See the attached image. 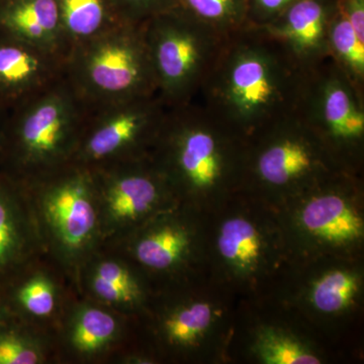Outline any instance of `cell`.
I'll return each mask as SVG.
<instances>
[{"mask_svg": "<svg viewBox=\"0 0 364 364\" xmlns=\"http://www.w3.org/2000/svg\"><path fill=\"white\" fill-rule=\"evenodd\" d=\"M306 71L262 26L228 36L195 100L247 139L296 112Z\"/></svg>", "mask_w": 364, "mask_h": 364, "instance_id": "cell-1", "label": "cell"}, {"mask_svg": "<svg viewBox=\"0 0 364 364\" xmlns=\"http://www.w3.org/2000/svg\"><path fill=\"white\" fill-rule=\"evenodd\" d=\"M88 111L63 76L6 112L0 160L18 171L70 159L77 150Z\"/></svg>", "mask_w": 364, "mask_h": 364, "instance_id": "cell-2", "label": "cell"}, {"mask_svg": "<svg viewBox=\"0 0 364 364\" xmlns=\"http://www.w3.org/2000/svg\"><path fill=\"white\" fill-rule=\"evenodd\" d=\"M64 76L88 109L157 95L143 26L119 23L72 48Z\"/></svg>", "mask_w": 364, "mask_h": 364, "instance_id": "cell-3", "label": "cell"}, {"mask_svg": "<svg viewBox=\"0 0 364 364\" xmlns=\"http://www.w3.org/2000/svg\"><path fill=\"white\" fill-rule=\"evenodd\" d=\"M143 32L162 102L176 107L196 100L227 37L181 6L151 18Z\"/></svg>", "mask_w": 364, "mask_h": 364, "instance_id": "cell-4", "label": "cell"}, {"mask_svg": "<svg viewBox=\"0 0 364 364\" xmlns=\"http://www.w3.org/2000/svg\"><path fill=\"white\" fill-rule=\"evenodd\" d=\"M296 112L325 146L363 142L364 95L330 57L306 70Z\"/></svg>", "mask_w": 364, "mask_h": 364, "instance_id": "cell-5", "label": "cell"}, {"mask_svg": "<svg viewBox=\"0 0 364 364\" xmlns=\"http://www.w3.org/2000/svg\"><path fill=\"white\" fill-rule=\"evenodd\" d=\"M168 107L158 95L90 109L75 159L100 163L117 159L156 140Z\"/></svg>", "mask_w": 364, "mask_h": 364, "instance_id": "cell-6", "label": "cell"}, {"mask_svg": "<svg viewBox=\"0 0 364 364\" xmlns=\"http://www.w3.org/2000/svg\"><path fill=\"white\" fill-rule=\"evenodd\" d=\"M258 143L253 169L262 183L284 188L322 167L318 150L325 145L296 112L248 136Z\"/></svg>", "mask_w": 364, "mask_h": 364, "instance_id": "cell-7", "label": "cell"}, {"mask_svg": "<svg viewBox=\"0 0 364 364\" xmlns=\"http://www.w3.org/2000/svg\"><path fill=\"white\" fill-rule=\"evenodd\" d=\"M65 57L0 33V111L6 112L65 74Z\"/></svg>", "mask_w": 364, "mask_h": 364, "instance_id": "cell-8", "label": "cell"}, {"mask_svg": "<svg viewBox=\"0 0 364 364\" xmlns=\"http://www.w3.org/2000/svg\"><path fill=\"white\" fill-rule=\"evenodd\" d=\"M337 9L338 0H299L262 28L306 71L329 57L330 23Z\"/></svg>", "mask_w": 364, "mask_h": 364, "instance_id": "cell-9", "label": "cell"}, {"mask_svg": "<svg viewBox=\"0 0 364 364\" xmlns=\"http://www.w3.org/2000/svg\"><path fill=\"white\" fill-rule=\"evenodd\" d=\"M92 178L85 169H74L57 179L46 196L48 219L61 240L78 247L87 240L95 226Z\"/></svg>", "mask_w": 364, "mask_h": 364, "instance_id": "cell-10", "label": "cell"}, {"mask_svg": "<svg viewBox=\"0 0 364 364\" xmlns=\"http://www.w3.org/2000/svg\"><path fill=\"white\" fill-rule=\"evenodd\" d=\"M0 33L66 59L70 52L56 0H0Z\"/></svg>", "mask_w": 364, "mask_h": 364, "instance_id": "cell-11", "label": "cell"}, {"mask_svg": "<svg viewBox=\"0 0 364 364\" xmlns=\"http://www.w3.org/2000/svg\"><path fill=\"white\" fill-rule=\"evenodd\" d=\"M301 222L314 236L334 244L358 240L363 232L358 213L335 193L312 198L301 213Z\"/></svg>", "mask_w": 364, "mask_h": 364, "instance_id": "cell-12", "label": "cell"}, {"mask_svg": "<svg viewBox=\"0 0 364 364\" xmlns=\"http://www.w3.org/2000/svg\"><path fill=\"white\" fill-rule=\"evenodd\" d=\"M56 1L70 51L75 46L92 39L119 23H124L117 16L112 0Z\"/></svg>", "mask_w": 364, "mask_h": 364, "instance_id": "cell-13", "label": "cell"}, {"mask_svg": "<svg viewBox=\"0 0 364 364\" xmlns=\"http://www.w3.org/2000/svg\"><path fill=\"white\" fill-rule=\"evenodd\" d=\"M159 196V184L143 170H121L109 182L107 200L117 219H134L147 212Z\"/></svg>", "mask_w": 364, "mask_h": 364, "instance_id": "cell-14", "label": "cell"}, {"mask_svg": "<svg viewBox=\"0 0 364 364\" xmlns=\"http://www.w3.org/2000/svg\"><path fill=\"white\" fill-rule=\"evenodd\" d=\"M328 50L330 58L364 95V41L339 6L330 23Z\"/></svg>", "mask_w": 364, "mask_h": 364, "instance_id": "cell-15", "label": "cell"}, {"mask_svg": "<svg viewBox=\"0 0 364 364\" xmlns=\"http://www.w3.org/2000/svg\"><path fill=\"white\" fill-rule=\"evenodd\" d=\"M179 6L224 37L248 26V0H178Z\"/></svg>", "mask_w": 364, "mask_h": 364, "instance_id": "cell-16", "label": "cell"}, {"mask_svg": "<svg viewBox=\"0 0 364 364\" xmlns=\"http://www.w3.org/2000/svg\"><path fill=\"white\" fill-rule=\"evenodd\" d=\"M218 246L223 257L239 267H251L260 256L261 241L257 230L240 218L223 225Z\"/></svg>", "mask_w": 364, "mask_h": 364, "instance_id": "cell-17", "label": "cell"}, {"mask_svg": "<svg viewBox=\"0 0 364 364\" xmlns=\"http://www.w3.org/2000/svg\"><path fill=\"white\" fill-rule=\"evenodd\" d=\"M188 246L186 233L176 228H163L138 244L136 257L147 267L164 269L181 259Z\"/></svg>", "mask_w": 364, "mask_h": 364, "instance_id": "cell-18", "label": "cell"}, {"mask_svg": "<svg viewBox=\"0 0 364 364\" xmlns=\"http://www.w3.org/2000/svg\"><path fill=\"white\" fill-rule=\"evenodd\" d=\"M358 289V279L351 273L340 270L327 273L314 286V306L324 313L339 312L350 305Z\"/></svg>", "mask_w": 364, "mask_h": 364, "instance_id": "cell-19", "label": "cell"}, {"mask_svg": "<svg viewBox=\"0 0 364 364\" xmlns=\"http://www.w3.org/2000/svg\"><path fill=\"white\" fill-rule=\"evenodd\" d=\"M116 330L117 323L111 315L98 309H87L79 316L72 340L80 351H97L114 337Z\"/></svg>", "mask_w": 364, "mask_h": 364, "instance_id": "cell-20", "label": "cell"}, {"mask_svg": "<svg viewBox=\"0 0 364 364\" xmlns=\"http://www.w3.org/2000/svg\"><path fill=\"white\" fill-rule=\"evenodd\" d=\"M212 322V309L205 303H196L167 320L166 331L171 341L182 345L195 343Z\"/></svg>", "mask_w": 364, "mask_h": 364, "instance_id": "cell-21", "label": "cell"}, {"mask_svg": "<svg viewBox=\"0 0 364 364\" xmlns=\"http://www.w3.org/2000/svg\"><path fill=\"white\" fill-rule=\"evenodd\" d=\"M9 182V178L0 174V270L11 264L20 244Z\"/></svg>", "mask_w": 364, "mask_h": 364, "instance_id": "cell-22", "label": "cell"}, {"mask_svg": "<svg viewBox=\"0 0 364 364\" xmlns=\"http://www.w3.org/2000/svg\"><path fill=\"white\" fill-rule=\"evenodd\" d=\"M258 350L268 364H318L320 360L289 337L268 333L261 337Z\"/></svg>", "mask_w": 364, "mask_h": 364, "instance_id": "cell-23", "label": "cell"}, {"mask_svg": "<svg viewBox=\"0 0 364 364\" xmlns=\"http://www.w3.org/2000/svg\"><path fill=\"white\" fill-rule=\"evenodd\" d=\"M122 23L143 26L151 18L179 6L178 0H112Z\"/></svg>", "mask_w": 364, "mask_h": 364, "instance_id": "cell-24", "label": "cell"}, {"mask_svg": "<svg viewBox=\"0 0 364 364\" xmlns=\"http://www.w3.org/2000/svg\"><path fill=\"white\" fill-rule=\"evenodd\" d=\"M18 299L33 315L47 316L54 310V289L44 277H36L23 284L18 291Z\"/></svg>", "mask_w": 364, "mask_h": 364, "instance_id": "cell-25", "label": "cell"}, {"mask_svg": "<svg viewBox=\"0 0 364 364\" xmlns=\"http://www.w3.org/2000/svg\"><path fill=\"white\" fill-rule=\"evenodd\" d=\"M39 355L13 333H0V364H35Z\"/></svg>", "mask_w": 364, "mask_h": 364, "instance_id": "cell-26", "label": "cell"}, {"mask_svg": "<svg viewBox=\"0 0 364 364\" xmlns=\"http://www.w3.org/2000/svg\"><path fill=\"white\" fill-rule=\"evenodd\" d=\"M299 0H248V25L264 26Z\"/></svg>", "mask_w": 364, "mask_h": 364, "instance_id": "cell-27", "label": "cell"}, {"mask_svg": "<svg viewBox=\"0 0 364 364\" xmlns=\"http://www.w3.org/2000/svg\"><path fill=\"white\" fill-rule=\"evenodd\" d=\"M95 277L107 280L112 284H116L134 296H138L139 289L135 280L132 279L130 273L117 263L105 262L104 264L98 267Z\"/></svg>", "mask_w": 364, "mask_h": 364, "instance_id": "cell-28", "label": "cell"}, {"mask_svg": "<svg viewBox=\"0 0 364 364\" xmlns=\"http://www.w3.org/2000/svg\"><path fill=\"white\" fill-rule=\"evenodd\" d=\"M93 287H95V293L105 301H114V303H129L136 298L126 289L97 277H95Z\"/></svg>", "mask_w": 364, "mask_h": 364, "instance_id": "cell-29", "label": "cell"}, {"mask_svg": "<svg viewBox=\"0 0 364 364\" xmlns=\"http://www.w3.org/2000/svg\"><path fill=\"white\" fill-rule=\"evenodd\" d=\"M338 6L358 37L364 41V0H338Z\"/></svg>", "mask_w": 364, "mask_h": 364, "instance_id": "cell-30", "label": "cell"}, {"mask_svg": "<svg viewBox=\"0 0 364 364\" xmlns=\"http://www.w3.org/2000/svg\"><path fill=\"white\" fill-rule=\"evenodd\" d=\"M4 117H6V112L0 111V144H1L2 132H4Z\"/></svg>", "mask_w": 364, "mask_h": 364, "instance_id": "cell-31", "label": "cell"}]
</instances>
